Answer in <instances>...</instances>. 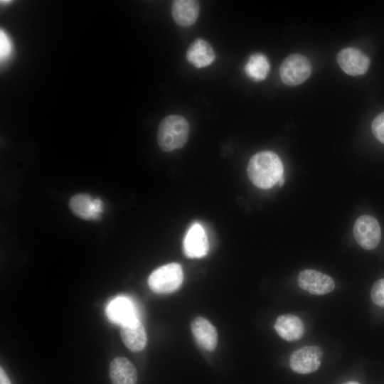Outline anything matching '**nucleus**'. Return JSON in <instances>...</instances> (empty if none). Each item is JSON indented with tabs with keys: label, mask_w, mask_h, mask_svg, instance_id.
I'll use <instances>...</instances> for the list:
<instances>
[{
	"label": "nucleus",
	"mask_w": 384,
	"mask_h": 384,
	"mask_svg": "<svg viewBox=\"0 0 384 384\" xmlns=\"http://www.w3.org/2000/svg\"><path fill=\"white\" fill-rule=\"evenodd\" d=\"M106 314L112 322L120 326L137 318L132 302L125 297L112 300L107 306Z\"/></svg>",
	"instance_id": "4468645a"
},
{
	"label": "nucleus",
	"mask_w": 384,
	"mask_h": 384,
	"mask_svg": "<svg viewBox=\"0 0 384 384\" xmlns=\"http://www.w3.org/2000/svg\"><path fill=\"white\" fill-rule=\"evenodd\" d=\"M188 121L180 115H169L160 122L157 131V142L164 151L181 149L187 142L189 134Z\"/></svg>",
	"instance_id": "f03ea898"
},
{
	"label": "nucleus",
	"mask_w": 384,
	"mask_h": 384,
	"mask_svg": "<svg viewBox=\"0 0 384 384\" xmlns=\"http://www.w3.org/2000/svg\"><path fill=\"white\" fill-rule=\"evenodd\" d=\"M199 11L198 1L193 0H176L171 7L175 22L181 26L193 25L198 18Z\"/></svg>",
	"instance_id": "f3484780"
},
{
	"label": "nucleus",
	"mask_w": 384,
	"mask_h": 384,
	"mask_svg": "<svg viewBox=\"0 0 384 384\" xmlns=\"http://www.w3.org/2000/svg\"><path fill=\"white\" fill-rule=\"evenodd\" d=\"M343 384H360V383H358V382H356V381H348V382L345 383Z\"/></svg>",
	"instance_id": "393cba45"
},
{
	"label": "nucleus",
	"mask_w": 384,
	"mask_h": 384,
	"mask_svg": "<svg viewBox=\"0 0 384 384\" xmlns=\"http://www.w3.org/2000/svg\"><path fill=\"white\" fill-rule=\"evenodd\" d=\"M336 59L341 68L352 76L365 74L370 65L369 58L361 50L353 47L341 50Z\"/></svg>",
	"instance_id": "1a4fd4ad"
},
{
	"label": "nucleus",
	"mask_w": 384,
	"mask_h": 384,
	"mask_svg": "<svg viewBox=\"0 0 384 384\" xmlns=\"http://www.w3.org/2000/svg\"><path fill=\"white\" fill-rule=\"evenodd\" d=\"M311 73V66L309 60L297 53L287 57L279 68L281 80L289 86L302 84L308 79Z\"/></svg>",
	"instance_id": "20e7f679"
},
{
	"label": "nucleus",
	"mask_w": 384,
	"mask_h": 384,
	"mask_svg": "<svg viewBox=\"0 0 384 384\" xmlns=\"http://www.w3.org/2000/svg\"><path fill=\"white\" fill-rule=\"evenodd\" d=\"M215 57L211 46L201 38L193 41L186 52L188 61L197 68L210 65L214 61Z\"/></svg>",
	"instance_id": "dca6fc26"
},
{
	"label": "nucleus",
	"mask_w": 384,
	"mask_h": 384,
	"mask_svg": "<svg viewBox=\"0 0 384 384\" xmlns=\"http://www.w3.org/2000/svg\"><path fill=\"white\" fill-rule=\"evenodd\" d=\"M371 129L374 137L384 144V112L373 119Z\"/></svg>",
	"instance_id": "aec40b11"
},
{
	"label": "nucleus",
	"mask_w": 384,
	"mask_h": 384,
	"mask_svg": "<svg viewBox=\"0 0 384 384\" xmlns=\"http://www.w3.org/2000/svg\"><path fill=\"white\" fill-rule=\"evenodd\" d=\"M185 255L188 258L205 257L209 249V243L204 228L199 223L193 224L187 230L183 242Z\"/></svg>",
	"instance_id": "6e6552de"
},
{
	"label": "nucleus",
	"mask_w": 384,
	"mask_h": 384,
	"mask_svg": "<svg viewBox=\"0 0 384 384\" xmlns=\"http://www.w3.org/2000/svg\"><path fill=\"white\" fill-rule=\"evenodd\" d=\"M323 352L319 346H304L292 352L289 357V366L297 373H311L320 367Z\"/></svg>",
	"instance_id": "423d86ee"
},
{
	"label": "nucleus",
	"mask_w": 384,
	"mask_h": 384,
	"mask_svg": "<svg viewBox=\"0 0 384 384\" xmlns=\"http://www.w3.org/2000/svg\"><path fill=\"white\" fill-rule=\"evenodd\" d=\"M191 331L198 345L203 349L212 351L218 343V332L214 326L205 318L196 317L191 324Z\"/></svg>",
	"instance_id": "f8f14e48"
},
{
	"label": "nucleus",
	"mask_w": 384,
	"mask_h": 384,
	"mask_svg": "<svg viewBox=\"0 0 384 384\" xmlns=\"http://www.w3.org/2000/svg\"><path fill=\"white\" fill-rule=\"evenodd\" d=\"M370 297L375 304L384 307V278L377 280L370 290Z\"/></svg>",
	"instance_id": "6ab92c4d"
},
{
	"label": "nucleus",
	"mask_w": 384,
	"mask_h": 384,
	"mask_svg": "<svg viewBox=\"0 0 384 384\" xmlns=\"http://www.w3.org/2000/svg\"><path fill=\"white\" fill-rule=\"evenodd\" d=\"M183 280L181 266L169 263L154 270L148 278V284L155 293L169 294L177 290Z\"/></svg>",
	"instance_id": "7ed1b4c3"
},
{
	"label": "nucleus",
	"mask_w": 384,
	"mask_h": 384,
	"mask_svg": "<svg viewBox=\"0 0 384 384\" xmlns=\"http://www.w3.org/2000/svg\"><path fill=\"white\" fill-rule=\"evenodd\" d=\"M0 384H11L9 377L2 367L0 368Z\"/></svg>",
	"instance_id": "4be33fe9"
},
{
	"label": "nucleus",
	"mask_w": 384,
	"mask_h": 384,
	"mask_svg": "<svg viewBox=\"0 0 384 384\" xmlns=\"http://www.w3.org/2000/svg\"><path fill=\"white\" fill-rule=\"evenodd\" d=\"M270 68V63L266 55L258 53L250 56L244 70L250 79L258 82L267 78Z\"/></svg>",
	"instance_id": "a211bd4d"
},
{
	"label": "nucleus",
	"mask_w": 384,
	"mask_h": 384,
	"mask_svg": "<svg viewBox=\"0 0 384 384\" xmlns=\"http://www.w3.org/2000/svg\"><path fill=\"white\" fill-rule=\"evenodd\" d=\"M297 283L302 289L315 295L329 294L335 288V282L330 276L314 270L301 271Z\"/></svg>",
	"instance_id": "0eeeda50"
},
{
	"label": "nucleus",
	"mask_w": 384,
	"mask_h": 384,
	"mask_svg": "<svg viewBox=\"0 0 384 384\" xmlns=\"http://www.w3.org/2000/svg\"><path fill=\"white\" fill-rule=\"evenodd\" d=\"M353 234L357 243L365 250L375 248L381 240L379 223L370 215H363L357 218L353 225Z\"/></svg>",
	"instance_id": "39448f33"
},
{
	"label": "nucleus",
	"mask_w": 384,
	"mask_h": 384,
	"mask_svg": "<svg viewBox=\"0 0 384 384\" xmlns=\"http://www.w3.org/2000/svg\"><path fill=\"white\" fill-rule=\"evenodd\" d=\"M12 50V45L6 33L1 30L0 32V56L2 62L7 58Z\"/></svg>",
	"instance_id": "412c9836"
},
{
	"label": "nucleus",
	"mask_w": 384,
	"mask_h": 384,
	"mask_svg": "<svg viewBox=\"0 0 384 384\" xmlns=\"http://www.w3.org/2000/svg\"><path fill=\"white\" fill-rule=\"evenodd\" d=\"M120 336L127 348L132 352L142 351L146 344V334L139 318L122 325Z\"/></svg>",
	"instance_id": "9b49d317"
},
{
	"label": "nucleus",
	"mask_w": 384,
	"mask_h": 384,
	"mask_svg": "<svg viewBox=\"0 0 384 384\" xmlns=\"http://www.w3.org/2000/svg\"><path fill=\"white\" fill-rule=\"evenodd\" d=\"M71 211L80 218L86 220H97L103 210L102 201L87 193H78L72 196L69 201Z\"/></svg>",
	"instance_id": "9d476101"
},
{
	"label": "nucleus",
	"mask_w": 384,
	"mask_h": 384,
	"mask_svg": "<svg viewBox=\"0 0 384 384\" xmlns=\"http://www.w3.org/2000/svg\"><path fill=\"white\" fill-rule=\"evenodd\" d=\"M247 176L257 188H272L284 174V167L279 156L270 151H262L254 154L250 159Z\"/></svg>",
	"instance_id": "f257e3e1"
},
{
	"label": "nucleus",
	"mask_w": 384,
	"mask_h": 384,
	"mask_svg": "<svg viewBox=\"0 0 384 384\" xmlns=\"http://www.w3.org/2000/svg\"><path fill=\"white\" fill-rule=\"evenodd\" d=\"M110 377L113 384H137V372L127 358H114L110 365Z\"/></svg>",
	"instance_id": "2eb2a0df"
},
{
	"label": "nucleus",
	"mask_w": 384,
	"mask_h": 384,
	"mask_svg": "<svg viewBox=\"0 0 384 384\" xmlns=\"http://www.w3.org/2000/svg\"><path fill=\"white\" fill-rule=\"evenodd\" d=\"M284 183V176L280 178V179L278 181V184L279 186H282Z\"/></svg>",
	"instance_id": "5701e85b"
},
{
	"label": "nucleus",
	"mask_w": 384,
	"mask_h": 384,
	"mask_svg": "<svg viewBox=\"0 0 384 384\" xmlns=\"http://www.w3.org/2000/svg\"><path fill=\"white\" fill-rule=\"evenodd\" d=\"M0 2H1V4H8L11 3V1L1 0Z\"/></svg>",
	"instance_id": "b1692460"
},
{
	"label": "nucleus",
	"mask_w": 384,
	"mask_h": 384,
	"mask_svg": "<svg viewBox=\"0 0 384 384\" xmlns=\"http://www.w3.org/2000/svg\"><path fill=\"white\" fill-rule=\"evenodd\" d=\"M274 327L277 334L287 341H295L302 338L305 327L302 319L292 314L279 316Z\"/></svg>",
	"instance_id": "ddd939ff"
}]
</instances>
